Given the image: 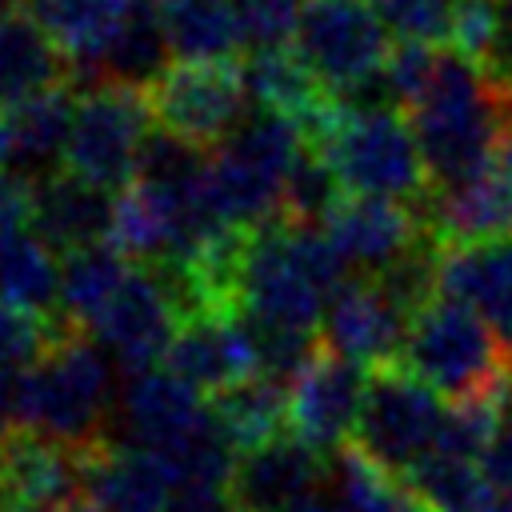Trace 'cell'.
Returning a JSON list of instances; mask_svg holds the SVG:
<instances>
[{
    "mask_svg": "<svg viewBox=\"0 0 512 512\" xmlns=\"http://www.w3.org/2000/svg\"><path fill=\"white\" fill-rule=\"evenodd\" d=\"M132 256L112 240L80 244L60 256V316L68 328H96L112 296L120 292Z\"/></svg>",
    "mask_w": 512,
    "mask_h": 512,
    "instance_id": "484cf974",
    "label": "cell"
},
{
    "mask_svg": "<svg viewBox=\"0 0 512 512\" xmlns=\"http://www.w3.org/2000/svg\"><path fill=\"white\" fill-rule=\"evenodd\" d=\"M496 80L512 84V0H500V36L492 48V60L484 64Z\"/></svg>",
    "mask_w": 512,
    "mask_h": 512,
    "instance_id": "60d3db41",
    "label": "cell"
},
{
    "mask_svg": "<svg viewBox=\"0 0 512 512\" xmlns=\"http://www.w3.org/2000/svg\"><path fill=\"white\" fill-rule=\"evenodd\" d=\"M304 128L272 108L248 116L208 148L204 204L220 228H256L284 212V180L304 152Z\"/></svg>",
    "mask_w": 512,
    "mask_h": 512,
    "instance_id": "3957f363",
    "label": "cell"
},
{
    "mask_svg": "<svg viewBox=\"0 0 512 512\" xmlns=\"http://www.w3.org/2000/svg\"><path fill=\"white\" fill-rule=\"evenodd\" d=\"M72 120H76L72 80L0 104V168L24 184H36L40 176L56 172L64 164Z\"/></svg>",
    "mask_w": 512,
    "mask_h": 512,
    "instance_id": "9a60e30c",
    "label": "cell"
},
{
    "mask_svg": "<svg viewBox=\"0 0 512 512\" xmlns=\"http://www.w3.org/2000/svg\"><path fill=\"white\" fill-rule=\"evenodd\" d=\"M244 80H248L252 104L292 116V120L304 128V136H308L312 128H320L324 116H328V112L336 108V100H340V96L312 72V64L300 56L296 44L248 52Z\"/></svg>",
    "mask_w": 512,
    "mask_h": 512,
    "instance_id": "603a6c76",
    "label": "cell"
},
{
    "mask_svg": "<svg viewBox=\"0 0 512 512\" xmlns=\"http://www.w3.org/2000/svg\"><path fill=\"white\" fill-rule=\"evenodd\" d=\"M64 332H68V324L0 296V364L32 368Z\"/></svg>",
    "mask_w": 512,
    "mask_h": 512,
    "instance_id": "d6a6232c",
    "label": "cell"
},
{
    "mask_svg": "<svg viewBox=\"0 0 512 512\" xmlns=\"http://www.w3.org/2000/svg\"><path fill=\"white\" fill-rule=\"evenodd\" d=\"M324 480H328L324 452L304 444L296 432H280L236 456L228 492L244 512H280L320 492Z\"/></svg>",
    "mask_w": 512,
    "mask_h": 512,
    "instance_id": "e0dca14e",
    "label": "cell"
},
{
    "mask_svg": "<svg viewBox=\"0 0 512 512\" xmlns=\"http://www.w3.org/2000/svg\"><path fill=\"white\" fill-rule=\"evenodd\" d=\"M404 112L436 192L472 176L512 132V84L496 80L460 52H448Z\"/></svg>",
    "mask_w": 512,
    "mask_h": 512,
    "instance_id": "6da1fadb",
    "label": "cell"
},
{
    "mask_svg": "<svg viewBox=\"0 0 512 512\" xmlns=\"http://www.w3.org/2000/svg\"><path fill=\"white\" fill-rule=\"evenodd\" d=\"M408 316L412 312H404L376 284V276L356 272L352 280H344L328 296L320 336L340 356H348L364 368H380V364L400 360V348H404V336H408Z\"/></svg>",
    "mask_w": 512,
    "mask_h": 512,
    "instance_id": "4fadbf2b",
    "label": "cell"
},
{
    "mask_svg": "<svg viewBox=\"0 0 512 512\" xmlns=\"http://www.w3.org/2000/svg\"><path fill=\"white\" fill-rule=\"evenodd\" d=\"M208 416L244 452L288 432V380L252 372L228 388L208 392Z\"/></svg>",
    "mask_w": 512,
    "mask_h": 512,
    "instance_id": "4316f807",
    "label": "cell"
},
{
    "mask_svg": "<svg viewBox=\"0 0 512 512\" xmlns=\"http://www.w3.org/2000/svg\"><path fill=\"white\" fill-rule=\"evenodd\" d=\"M116 192L76 176L72 168H56L28 184V224L64 256L80 244L108 240L112 232Z\"/></svg>",
    "mask_w": 512,
    "mask_h": 512,
    "instance_id": "44dd1931",
    "label": "cell"
},
{
    "mask_svg": "<svg viewBox=\"0 0 512 512\" xmlns=\"http://www.w3.org/2000/svg\"><path fill=\"white\" fill-rule=\"evenodd\" d=\"M64 80H72V64L52 40V32L40 24V16L4 12L0 16V104L24 100Z\"/></svg>",
    "mask_w": 512,
    "mask_h": 512,
    "instance_id": "cb8c5ba5",
    "label": "cell"
},
{
    "mask_svg": "<svg viewBox=\"0 0 512 512\" xmlns=\"http://www.w3.org/2000/svg\"><path fill=\"white\" fill-rule=\"evenodd\" d=\"M248 80L236 56L224 60H172L152 84V120L200 148L220 144L248 116Z\"/></svg>",
    "mask_w": 512,
    "mask_h": 512,
    "instance_id": "9c48e42d",
    "label": "cell"
},
{
    "mask_svg": "<svg viewBox=\"0 0 512 512\" xmlns=\"http://www.w3.org/2000/svg\"><path fill=\"white\" fill-rule=\"evenodd\" d=\"M168 60H172V48H168V36L160 28L156 4L140 0V8L128 16V24L116 32L108 52L100 56L92 80H124V84L148 88L168 68Z\"/></svg>",
    "mask_w": 512,
    "mask_h": 512,
    "instance_id": "4dcf8cb0",
    "label": "cell"
},
{
    "mask_svg": "<svg viewBox=\"0 0 512 512\" xmlns=\"http://www.w3.org/2000/svg\"><path fill=\"white\" fill-rule=\"evenodd\" d=\"M304 0H236L240 28H244V52L284 48L296 40Z\"/></svg>",
    "mask_w": 512,
    "mask_h": 512,
    "instance_id": "836d02e7",
    "label": "cell"
},
{
    "mask_svg": "<svg viewBox=\"0 0 512 512\" xmlns=\"http://www.w3.org/2000/svg\"><path fill=\"white\" fill-rule=\"evenodd\" d=\"M60 252L24 220L0 232V296L44 312L64 324L60 316Z\"/></svg>",
    "mask_w": 512,
    "mask_h": 512,
    "instance_id": "83f0119b",
    "label": "cell"
},
{
    "mask_svg": "<svg viewBox=\"0 0 512 512\" xmlns=\"http://www.w3.org/2000/svg\"><path fill=\"white\" fill-rule=\"evenodd\" d=\"M40 24L52 32L76 76H96L100 56L140 8V0H36Z\"/></svg>",
    "mask_w": 512,
    "mask_h": 512,
    "instance_id": "d4e9b609",
    "label": "cell"
},
{
    "mask_svg": "<svg viewBox=\"0 0 512 512\" xmlns=\"http://www.w3.org/2000/svg\"><path fill=\"white\" fill-rule=\"evenodd\" d=\"M24 396H28V368L0 364V444L24 428Z\"/></svg>",
    "mask_w": 512,
    "mask_h": 512,
    "instance_id": "f35d334b",
    "label": "cell"
},
{
    "mask_svg": "<svg viewBox=\"0 0 512 512\" xmlns=\"http://www.w3.org/2000/svg\"><path fill=\"white\" fill-rule=\"evenodd\" d=\"M436 292L476 308L512 356V236L440 244Z\"/></svg>",
    "mask_w": 512,
    "mask_h": 512,
    "instance_id": "ac0fdd59",
    "label": "cell"
},
{
    "mask_svg": "<svg viewBox=\"0 0 512 512\" xmlns=\"http://www.w3.org/2000/svg\"><path fill=\"white\" fill-rule=\"evenodd\" d=\"M164 364L204 396L260 372L256 344L236 312H188L164 352Z\"/></svg>",
    "mask_w": 512,
    "mask_h": 512,
    "instance_id": "d6986e66",
    "label": "cell"
},
{
    "mask_svg": "<svg viewBox=\"0 0 512 512\" xmlns=\"http://www.w3.org/2000/svg\"><path fill=\"white\" fill-rule=\"evenodd\" d=\"M0 512H16V504H12V492H8V484H4V476H0Z\"/></svg>",
    "mask_w": 512,
    "mask_h": 512,
    "instance_id": "f6af8a7d",
    "label": "cell"
},
{
    "mask_svg": "<svg viewBox=\"0 0 512 512\" xmlns=\"http://www.w3.org/2000/svg\"><path fill=\"white\" fill-rule=\"evenodd\" d=\"M280 512H340V508H336V500H324L320 492H312V496H304V500H296Z\"/></svg>",
    "mask_w": 512,
    "mask_h": 512,
    "instance_id": "7bdbcfd3",
    "label": "cell"
},
{
    "mask_svg": "<svg viewBox=\"0 0 512 512\" xmlns=\"http://www.w3.org/2000/svg\"><path fill=\"white\" fill-rule=\"evenodd\" d=\"M436 64H440V52L432 48V40H400V44L388 52L384 72H380L384 96H388L392 104L408 108V104L424 92V84L432 80Z\"/></svg>",
    "mask_w": 512,
    "mask_h": 512,
    "instance_id": "e575fe53",
    "label": "cell"
},
{
    "mask_svg": "<svg viewBox=\"0 0 512 512\" xmlns=\"http://www.w3.org/2000/svg\"><path fill=\"white\" fill-rule=\"evenodd\" d=\"M292 44L340 100H372L368 92L384 88L380 72L392 48L372 0H304Z\"/></svg>",
    "mask_w": 512,
    "mask_h": 512,
    "instance_id": "8992f818",
    "label": "cell"
},
{
    "mask_svg": "<svg viewBox=\"0 0 512 512\" xmlns=\"http://www.w3.org/2000/svg\"><path fill=\"white\" fill-rule=\"evenodd\" d=\"M28 220V184L0 168V232Z\"/></svg>",
    "mask_w": 512,
    "mask_h": 512,
    "instance_id": "ab89813d",
    "label": "cell"
},
{
    "mask_svg": "<svg viewBox=\"0 0 512 512\" xmlns=\"http://www.w3.org/2000/svg\"><path fill=\"white\" fill-rule=\"evenodd\" d=\"M324 232L352 272L376 276L388 264H396L432 228L424 220V208L416 204H404L392 196L344 192L336 208L324 216Z\"/></svg>",
    "mask_w": 512,
    "mask_h": 512,
    "instance_id": "7c38bea8",
    "label": "cell"
},
{
    "mask_svg": "<svg viewBox=\"0 0 512 512\" xmlns=\"http://www.w3.org/2000/svg\"><path fill=\"white\" fill-rule=\"evenodd\" d=\"M484 512H512V488H496V484H492Z\"/></svg>",
    "mask_w": 512,
    "mask_h": 512,
    "instance_id": "ee69618b",
    "label": "cell"
},
{
    "mask_svg": "<svg viewBox=\"0 0 512 512\" xmlns=\"http://www.w3.org/2000/svg\"><path fill=\"white\" fill-rule=\"evenodd\" d=\"M152 128L148 88L124 80H88L76 96V120L64 148V168L120 192L136 176L140 144Z\"/></svg>",
    "mask_w": 512,
    "mask_h": 512,
    "instance_id": "52a82bcc",
    "label": "cell"
},
{
    "mask_svg": "<svg viewBox=\"0 0 512 512\" xmlns=\"http://www.w3.org/2000/svg\"><path fill=\"white\" fill-rule=\"evenodd\" d=\"M368 372L372 368L320 344L288 384V432L320 452H340L356 432Z\"/></svg>",
    "mask_w": 512,
    "mask_h": 512,
    "instance_id": "8fae6325",
    "label": "cell"
},
{
    "mask_svg": "<svg viewBox=\"0 0 512 512\" xmlns=\"http://www.w3.org/2000/svg\"><path fill=\"white\" fill-rule=\"evenodd\" d=\"M388 32L400 40H448L456 0H372Z\"/></svg>",
    "mask_w": 512,
    "mask_h": 512,
    "instance_id": "8d00e7d4",
    "label": "cell"
},
{
    "mask_svg": "<svg viewBox=\"0 0 512 512\" xmlns=\"http://www.w3.org/2000/svg\"><path fill=\"white\" fill-rule=\"evenodd\" d=\"M400 364L428 380L448 404L492 392L512 372V356L504 352L488 320L448 292L428 296L408 316Z\"/></svg>",
    "mask_w": 512,
    "mask_h": 512,
    "instance_id": "5b68a950",
    "label": "cell"
},
{
    "mask_svg": "<svg viewBox=\"0 0 512 512\" xmlns=\"http://www.w3.org/2000/svg\"><path fill=\"white\" fill-rule=\"evenodd\" d=\"M500 36V0H456L452 24H448V44L472 64H488L492 48Z\"/></svg>",
    "mask_w": 512,
    "mask_h": 512,
    "instance_id": "d590c367",
    "label": "cell"
},
{
    "mask_svg": "<svg viewBox=\"0 0 512 512\" xmlns=\"http://www.w3.org/2000/svg\"><path fill=\"white\" fill-rule=\"evenodd\" d=\"M328 156L344 192L392 196L424 208L432 176L408 112L392 100H336L316 132L304 136Z\"/></svg>",
    "mask_w": 512,
    "mask_h": 512,
    "instance_id": "7a4b0ae2",
    "label": "cell"
},
{
    "mask_svg": "<svg viewBox=\"0 0 512 512\" xmlns=\"http://www.w3.org/2000/svg\"><path fill=\"white\" fill-rule=\"evenodd\" d=\"M84 496L100 512H164L176 484L156 448L108 432L84 448Z\"/></svg>",
    "mask_w": 512,
    "mask_h": 512,
    "instance_id": "2e32d148",
    "label": "cell"
},
{
    "mask_svg": "<svg viewBox=\"0 0 512 512\" xmlns=\"http://www.w3.org/2000/svg\"><path fill=\"white\" fill-rule=\"evenodd\" d=\"M120 420L128 440L164 448L208 420V396L188 384L180 372L164 368H140L120 392Z\"/></svg>",
    "mask_w": 512,
    "mask_h": 512,
    "instance_id": "7402d4cb",
    "label": "cell"
},
{
    "mask_svg": "<svg viewBox=\"0 0 512 512\" xmlns=\"http://www.w3.org/2000/svg\"><path fill=\"white\" fill-rule=\"evenodd\" d=\"M172 60H224L244 52L236 0H152Z\"/></svg>",
    "mask_w": 512,
    "mask_h": 512,
    "instance_id": "f1b7e54d",
    "label": "cell"
},
{
    "mask_svg": "<svg viewBox=\"0 0 512 512\" xmlns=\"http://www.w3.org/2000/svg\"><path fill=\"white\" fill-rule=\"evenodd\" d=\"M104 340L88 328H68L32 368L24 396V428L44 432L60 444L88 448L108 436L112 368Z\"/></svg>",
    "mask_w": 512,
    "mask_h": 512,
    "instance_id": "277c9868",
    "label": "cell"
},
{
    "mask_svg": "<svg viewBox=\"0 0 512 512\" xmlns=\"http://www.w3.org/2000/svg\"><path fill=\"white\" fill-rule=\"evenodd\" d=\"M444 412H448L444 396L428 380H420L400 360L380 364L368 372V392H364L352 444L364 456H372L380 468L404 476L436 444Z\"/></svg>",
    "mask_w": 512,
    "mask_h": 512,
    "instance_id": "ba28073f",
    "label": "cell"
},
{
    "mask_svg": "<svg viewBox=\"0 0 512 512\" xmlns=\"http://www.w3.org/2000/svg\"><path fill=\"white\" fill-rule=\"evenodd\" d=\"M340 196H344V184H340L336 168L328 164V156L320 148L304 144V152L296 156V164L284 180V212L304 224H324V216L336 208Z\"/></svg>",
    "mask_w": 512,
    "mask_h": 512,
    "instance_id": "1f68e13d",
    "label": "cell"
},
{
    "mask_svg": "<svg viewBox=\"0 0 512 512\" xmlns=\"http://www.w3.org/2000/svg\"><path fill=\"white\" fill-rule=\"evenodd\" d=\"M480 468L484 476L496 484V488H512V376L500 392V416H496V432L480 456Z\"/></svg>",
    "mask_w": 512,
    "mask_h": 512,
    "instance_id": "74e56055",
    "label": "cell"
},
{
    "mask_svg": "<svg viewBox=\"0 0 512 512\" xmlns=\"http://www.w3.org/2000/svg\"><path fill=\"white\" fill-rule=\"evenodd\" d=\"M164 512H244L232 492H176Z\"/></svg>",
    "mask_w": 512,
    "mask_h": 512,
    "instance_id": "b9f144b4",
    "label": "cell"
},
{
    "mask_svg": "<svg viewBox=\"0 0 512 512\" xmlns=\"http://www.w3.org/2000/svg\"><path fill=\"white\" fill-rule=\"evenodd\" d=\"M180 320H184V308H180V296L168 272L160 264L132 260L120 292L112 296V304L104 308L92 332L104 340V348L116 356L124 372H140V368L160 364Z\"/></svg>",
    "mask_w": 512,
    "mask_h": 512,
    "instance_id": "30bf717a",
    "label": "cell"
},
{
    "mask_svg": "<svg viewBox=\"0 0 512 512\" xmlns=\"http://www.w3.org/2000/svg\"><path fill=\"white\" fill-rule=\"evenodd\" d=\"M424 220L440 244L488 240L512 232V132L492 148V156L460 184L436 188L424 200Z\"/></svg>",
    "mask_w": 512,
    "mask_h": 512,
    "instance_id": "5bb4252c",
    "label": "cell"
},
{
    "mask_svg": "<svg viewBox=\"0 0 512 512\" xmlns=\"http://www.w3.org/2000/svg\"><path fill=\"white\" fill-rule=\"evenodd\" d=\"M156 452H160L176 492H228L236 456H240V448L216 428L212 416Z\"/></svg>",
    "mask_w": 512,
    "mask_h": 512,
    "instance_id": "f546056e",
    "label": "cell"
},
{
    "mask_svg": "<svg viewBox=\"0 0 512 512\" xmlns=\"http://www.w3.org/2000/svg\"><path fill=\"white\" fill-rule=\"evenodd\" d=\"M28 4H36V0H0V16L4 12H24Z\"/></svg>",
    "mask_w": 512,
    "mask_h": 512,
    "instance_id": "bcb514c9",
    "label": "cell"
},
{
    "mask_svg": "<svg viewBox=\"0 0 512 512\" xmlns=\"http://www.w3.org/2000/svg\"><path fill=\"white\" fill-rule=\"evenodd\" d=\"M0 476L16 512H52L84 496V448L60 444L32 428H16L0 444Z\"/></svg>",
    "mask_w": 512,
    "mask_h": 512,
    "instance_id": "ffe728a7",
    "label": "cell"
}]
</instances>
